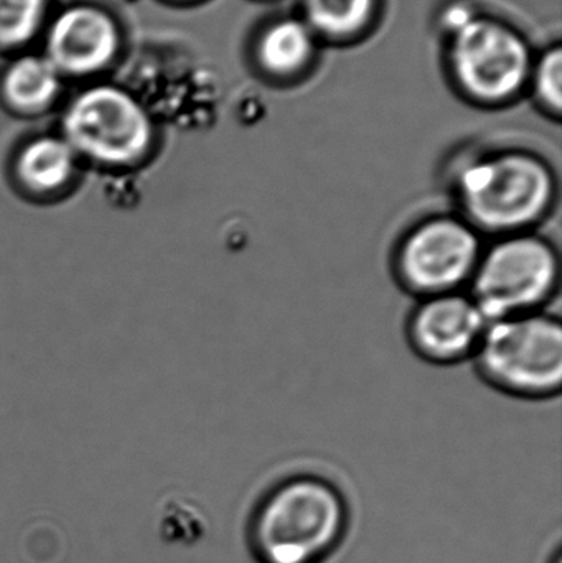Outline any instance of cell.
<instances>
[{
	"instance_id": "obj_1",
	"label": "cell",
	"mask_w": 562,
	"mask_h": 563,
	"mask_svg": "<svg viewBox=\"0 0 562 563\" xmlns=\"http://www.w3.org/2000/svg\"><path fill=\"white\" fill-rule=\"evenodd\" d=\"M445 185L452 211L485 240L540 230L560 200V180L550 162L521 148L461 158Z\"/></svg>"
},
{
	"instance_id": "obj_2",
	"label": "cell",
	"mask_w": 562,
	"mask_h": 563,
	"mask_svg": "<svg viewBox=\"0 0 562 563\" xmlns=\"http://www.w3.org/2000/svg\"><path fill=\"white\" fill-rule=\"evenodd\" d=\"M346 503L319 476H293L257 505L247 528L256 563H322L346 531Z\"/></svg>"
},
{
	"instance_id": "obj_3",
	"label": "cell",
	"mask_w": 562,
	"mask_h": 563,
	"mask_svg": "<svg viewBox=\"0 0 562 563\" xmlns=\"http://www.w3.org/2000/svg\"><path fill=\"white\" fill-rule=\"evenodd\" d=\"M472 361L492 387L508 396L530 400L560 396V317L541 310L488 321Z\"/></svg>"
},
{
	"instance_id": "obj_4",
	"label": "cell",
	"mask_w": 562,
	"mask_h": 563,
	"mask_svg": "<svg viewBox=\"0 0 562 563\" xmlns=\"http://www.w3.org/2000/svg\"><path fill=\"white\" fill-rule=\"evenodd\" d=\"M561 256L538 231L485 243L467 291L488 321L550 310L560 294Z\"/></svg>"
},
{
	"instance_id": "obj_5",
	"label": "cell",
	"mask_w": 562,
	"mask_h": 563,
	"mask_svg": "<svg viewBox=\"0 0 562 563\" xmlns=\"http://www.w3.org/2000/svg\"><path fill=\"white\" fill-rule=\"evenodd\" d=\"M485 240L455 211L415 221L393 251L396 280L416 298L465 291L471 285Z\"/></svg>"
},
{
	"instance_id": "obj_6",
	"label": "cell",
	"mask_w": 562,
	"mask_h": 563,
	"mask_svg": "<svg viewBox=\"0 0 562 563\" xmlns=\"http://www.w3.org/2000/svg\"><path fill=\"white\" fill-rule=\"evenodd\" d=\"M65 131L71 144L111 164L135 161L151 144V122L137 101L112 86H96L69 106Z\"/></svg>"
},
{
	"instance_id": "obj_7",
	"label": "cell",
	"mask_w": 562,
	"mask_h": 563,
	"mask_svg": "<svg viewBox=\"0 0 562 563\" xmlns=\"http://www.w3.org/2000/svg\"><path fill=\"white\" fill-rule=\"evenodd\" d=\"M452 63L469 95L500 101L517 92L527 78L530 55L514 30L474 16L455 32Z\"/></svg>"
},
{
	"instance_id": "obj_8",
	"label": "cell",
	"mask_w": 562,
	"mask_h": 563,
	"mask_svg": "<svg viewBox=\"0 0 562 563\" xmlns=\"http://www.w3.org/2000/svg\"><path fill=\"white\" fill-rule=\"evenodd\" d=\"M488 320L469 291L419 298L409 313L406 334L421 360L439 366L472 360Z\"/></svg>"
},
{
	"instance_id": "obj_9",
	"label": "cell",
	"mask_w": 562,
	"mask_h": 563,
	"mask_svg": "<svg viewBox=\"0 0 562 563\" xmlns=\"http://www.w3.org/2000/svg\"><path fill=\"white\" fill-rule=\"evenodd\" d=\"M119 48L114 20L91 5H76L56 16L48 30L45 58L59 75H91L112 62Z\"/></svg>"
},
{
	"instance_id": "obj_10",
	"label": "cell",
	"mask_w": 562,
	"mask_h": 563,
	"mask_svg": "<svg viewBox=\"0 0 562 563\" xmlns=\"http://www.w3.org/2000/svg\"><path fill=\"white\" fill-rule=\"evenodd\" d=\"M59 91V73L42 56H25L13 63L3 78L7 101L23 112L48 108Z\"/></svg>"
},
{
	"instance_id": "obj_11",
	"label": "cell",
	"mask_w": 562,
	"mask_h": 563,
	"mask_svg": "<svg viewBox=\"0 0 562 563\" xmlns=\"http://www.w3.org/2000/svg\"><path fill=\"white\" fill-rule=\"evenodd\" d=\"M312 52V33L299 20H280L269 26L261 38V62L271 71H296L309 62Z\"/></svg>"
},
{
	"instance_id": "obj_12",
	"label": "cell",
	"mask_w": 562,
	"mask_h": 563,
	"mask_svg": "<svg viewBox=\"0 0 562 563\" xmlns=\"http://www.w3.org/2000/svg\"><path fill=\"white\" fill-rule=\"evenodd\" d=\"M22 180L35 190H55L73 172L71 148L56 139H40L23 151L19 162Z\"/></svg>"
},
{
	"instance_id": "obj_13",
	"label": "cell",
	"mask_w": 562,
	"mask_h": 563,
	"mask_svg": "<svg viewBox=\"0 0 562 563\" xmlns=\"http://www.w3.org/2000/svg\"><path fill=\"white\" fill-rule=\"evenodd\" d=\"M375 0H306L307 15L317 29L333 35L355 32L368 19Z\"/></svg>"
},
{
	"instance_id": "obj_14",
	"label": "cell",
	"mask_w": 562,
	"mask_h": 563,
	"mask_svg": "<svg viewBox=\"0 0 562 563\" xmlns=\"http://www.w3.org/2000/svg\"><path fill=\"white\" fill-rule=\"evenodd\" d=\"M45 13V0H0V46L13 48L29 42Z\"/></svg>"
},
{
	"instance_id": "obj_15",
	"label": "cell",
	"mask_w": 562,
	"mask_h": 563,
	"mask_svg": "<svg viewBox=\"0 0 562 563\" xmlns=\"http://www.w3.org/2000/svg\"><path fill=\"white\" fill-rule=\"evenodd\" d=\"M538 95L551 111L560 112L562 104V53L551 49L538 68Z\"/></svg>"
},
{
	"instance_id": "obj_16",
	"label": "cell",
	"mask_w": 562,
	"mask_h": 563,
	"mask_svg": "<svg viewBox=\"0 0 562 563\" xmlns=\"http://www.w3.org/2000/svg\"><path fill=\"white\" fill-rule=\"evenodd\" d=\"M164 519H167V521H180V525L164 529L165 538L174 539V541L185 539L187 542H194L195 539L201 538V534L205 532L203 519L191 508H184V506L168 508Z\"/></svg>"
},
{
	"instance_id": "obj_17",
	"label": "cell",
	"mask_w": 562,
	"mask_h": 563,
	"mask_svg": "<svg viewBox=\"0 0 562 563\" xmlns=\"http://www.w3.org/2000/svg\"><path fill=\"white\" fill-rule=\"evenodd\" d=\"M472 19H474V15L469 10L462 9V7H455V9L449 10L448 13V23L454 29V32L461 30Z\"/></svg>"
},
{
	"instance_id": "obj_18",
	"label": "cell",
	"mask_w": 562,
	"mask_h": 563,
	"mask_svg": "<svg viewBox=\"0 0 562 563\" xmlns=\"http://www.w3.org/2000/svg\"><path fill=\"white\" fill-rule=\"evenodd\" d=\"M551 563H562L561 551H558L557 554H554L553 562Z\"/></svg>"
}]
</instances>
